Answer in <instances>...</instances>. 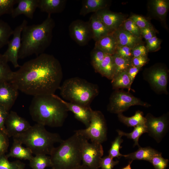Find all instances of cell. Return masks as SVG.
Instances as JSON below:
<instances>
[{"label": "cell", "mask_w": 169, "mask_h": 169, "mask_svg": "<svg viewBox=\"0 0 169 169\" xmlns=\"http://www.w3.org/2000/svg\"><path fill=\"white\" fill-rule=\"evenodd\" d=\"M13 72L10 82L18 90L33 96L54 94L63 79L62 68L54 56L43 53Z\"/></svg>", "instance_id": "6da1fadb"}, {"label": "cell", "mask_w": 169, "mask_h": 169, "mask_svg": "<svg viewBox=\"0 0 169 169\" xmlns=\"http://www.w3.org/2000/svg\"><path fill=\"white\" fill-rule=\"evenodd\" d=\"M29 110L36 123L52 127L62 126L68 111L60 97L55 94L33 96Z\"/></svg>", "instance_id": "7a4b0ae2"}, {"label": "cell", "mask_w": 169, "mask_h": 169, "mask_svg": "<svg viewBox=\"0 0 169 169\" xmlns=\"http://www.w3.org/2000/svg\"><path fill=\"white\" fill-rule=\"evenodd\" d=\"M55 22L51 15L40 24L25 26L21 34V43L18 59L33 54L37 56L44 53L52 41Z\"/></svg>", "instance_id": "3957f363"}, {"label": "cell", "mask_w": 169, "mask_h": 169, "mask_svg": "<svg viewBox=\"0 0 169 169\" xmlns=\"http://www.w3.org/2000/svg\"><path fill=\"white\" fill-rule=\"evenodd\" d=\"M13 139L24 145L35 155H50L55 147L54 144L60 143L63 140L58 134L50 132L44 126L37 123L23 133L13 137Z\"/></svg>", "instance_id": "277c9868"}, {"label": "cell", "mask_w": 169, "mask_h": 169, "mask_svg": "<svg viewBox=\"0 0 169 169\" xmlns=\"http://www.w3.org/2000/svg\"><path fill=\"white\" fill-rule=\"evenodd\" d=\"M84 137L77 133L54 147L50 155L54 169H73L81 165Z\"/></svg>", "instance_id": "5b68a950"}, {"label": "cell", "mask_w": 169, "mask_h": 169, "mask_svg": "<svg viewBox=\"0 0 169 169\" xmlns=\"http://www.w3.org/2000/svg\"><path fill=\"white\" fill-rule=\"evenodd\" d=\"M59 89L64 99L86 106H90V104L99 92L97 84L78 77L65 80Z\"/></svg>", "instance_id": "8992f818"}, {"label": "cell", "mask_w": 169, "mask_h": 169, "mask_svg": "<svg viewBox=\"0 0 169 169\" xmlns=\"http://www.w3.org/2000/svg\"><path fill=\"white\" fill-rule=\"evenodd\" d=\"M75 132L91 142L102 144L107 139V127L104 115L100 111L93 110L89 126Z\"/></svg>", "instance_id": "52a82bcc"}, {"label": "cell", "mask_w": 169, "mask_h": 169, "mask_svg": "<svg viewBox=\"0 0 169 169\" xmlns=\"http://www.w3.org/2000/svg\"><path fill=\"white\" fill-rule=\"evenodd\" d=\"M141 105L148 107L151 105L133 95L129 92L122 90H115L111 94L107 107L110 113H122L132 106Z\"/></svg>", "instance_id": "ba28073f"}, {"label": "cell", "mask_w": 169, "mask_h": 169, "mask_svg": "<svg viewBox=\"0 0 169 169\" xmlns=\"http://www.w3.org/2000/svg\"><path fill=\"white\" fill-rule=\"evenodd\" d=\"M143 76L145 79L156 92L168 94L167 87L168 70L165 66L161 64H155L145 70Z\"/></svg>", "instance_id": "9c48e42d"}, {"label": "cell", "mask_w": 169, "mask_h": 169, "mask_svg": "<svg viewBox=\"0 0 169 169\" xmlns=\"http://www.w3.org/2000/svg\"><path fill=\"white\" fill-rule=\"evenodd\" d=\"M88 141L84 137L81 149L82 164L89 169H99L104 154L103 146L101 143Z\"/></svg>", "instance_id": "30bf717a"}, {"label": "cell", "mask_w": 169, "mask_h": 169, "mask_svg": "<svg viewBox=\"0 0 169 169\" xmlns=\"http://www.w3.org/2000/svg\"><path fill=\"white\" fill-rule=\"evenodd\" d=\"M145 117L147 133L157 143L160 142L168 130L169 124L168 114L155 117L148 113Z\"/></svg>", "instance_id": "8fae6325"}, {"label": "cell", "mask_w": 169, "mask_h": 169, "mask_svg": "<svg viewBox=\"0 0 169 169\" xmlns=\"http://www.w3.org/2000/svg\"><path fill=\"white\" fill-rule=\"evenodd\" d=\"M27 25V21L24 19L13 30V37L8 44L7 49L3 54L8 61L11 62L15 68L20 66L18 63V59L21 43V34L23 28Z\"/></svg>", "instance_id": "7c38bea8"}, {"label": "cell", "mask_w": 169, "mask_h": 169, "mask_svg": "<svg viewBox=\"0 0 169 169\" xmlns=\"http://www.w3.org/2000/svg\"><path fill=\"white\" fill-rule=\"evenodd\" d=\"M71 38L81 46L87 45L92 39L91 31L88 21L77 19L73 21L69 27Z\"/></svg>", "instance_id": "4fadbf2b"}, {"label": "cell", "mask_w": 169, "mask_h": 169, "mask_svg": "<svg viewBox=\"0 0 169 169\" xmlns=\"http://www.w3.org/2000/svg\"><path fill=\"white\" fill-rule=\"evenodd\" d=\"M31 126L26 119L12 111L9 112L5 122L7 134L13 137L24 132Z\"/></svg>", "instance_id": "5bb4252c"}, {"label": "cell", "mask_w": 169, "mask_h": 169, "mask_svg": "<svg viewBox=\"0 0 169 169\" xmlns=\"http://www.w3.org/2000/svg\"><path fill=\"white\" fill-rule=\"evenodd\" d=\"M95 13L111 32L121 27L126 19V16L122 13L113 12L108 8L101 10Z\"/></svg>", "instance_id": "9a60e30c"}, {"label": "cell", "mask_w": 169, "mask_h": 169, "mask_svg": "<svg viewBox=\"0 0 169 169\" xmlns=\"http://www.w3.org/2000/svg\"><path fill=\"white\" fill-rule=\"evenodd\" d=\"M18 91L10 82L0 84V106L9 111L17 99Z\"/></svg>", "instance_id": "2e32d148"}, {"label": "cell", "mask_w": 169, "mask_h": 169, "mask_svg": "<svg viewBox=\"0 0 169 169\" xmlns=\"http://www.w3.org/2000/svg\"><path fill=\"white\" fill-rule=\"evenodd\" d=\"M68 111L74 114L75 118L82 123L86 127L89 125L93 110L90 106H86L71 102H68L60 98Z\"/></svg>", "instance_id": "e0dca14e"}, {"label": "cell", "mask_w": 169, "mask_h": 169, "mask_svg": "<svg viewBox=\"0 0 169 169\" xmlns=\"http://www.w3.org/2000/svg\"><path fill=\"white\" fill-rule=\"evenodd\" d=\"M38 0H17V6L11 14L13 18L21 15L32 19L34 13L38 8Z\"/></svg>", "instance_id": "ac0fdd59"}, {"label": "cell", "mask_w": 169, "mask_h": 169, "mask_svg": "<svg viewBox=\"0 0 169 169\" xmlns=\"http://www.w3.org/2000/svg\"><path fill=\"white\" fill-rule=\"evenodd\" d=\"M112 33L115 38L118 46H126L131 48L142 44V38L136 36L125 30L121 26Z\"/></svg>", "instance_id": "d6986e66"}, {"label": "cell", "mask_w": 169, "mask_h": 169, "mask_svg": "<svg viewBox=\"0 0 169 169\" xmlns=\"http://www.w3.org/2000/svg\"><path fill=\"white\" fill-rule=\"evenodd\" d=\"M66 2V0H38V8L48 14L60 13L64 9Z\"/></svg>", "instance_id": "ffe728a7"}, {"label": "cell", "mask_w": 169, "mask_h": 169, "mask_svg": "<svg viewBox=\"0 0 169 169\" xmlns=\"http://www.w3.org/2000/svg\"><path fill=\"white\" fill-rule=\"evenodd\" d=\"M92 33V38L95 42L102 37L112 33L94 13L88 21Z\"/></svg>", "instance_id": "44dd1931"}, {"label": "cell", "mask_w": 169, "mask_h": 169, "mask_svg": "<svg viewBox=\"0 0 169 169\" xmlns=\"http://www.w3.org/2000/svg\"><path fill=\"white\" fill-rule=\"evenodd\" d=\"M112 33L96 41L94 48L101 50L106 54L112 55L114 54L118 46V44Z\"/></svg>", "instance_id": "7402d4cb"}, {"label": "cell", "mask_w": 169, "mask_h": 169, "mask_svg": "<svg viewBox=\"0 0 169 169\" xmlns=\"http://www.w3.org/2000/svg\"><path fill=\"white\" fill-rule=\"evenodd\" d=\"M110 1L107 0H83L79 14L85 16L91 13H95L102 9L108 8Z\"/></svg>", "instance_id": "603a6c76"}, {"label": "cell", "mask_w": 169, "mask_h": 169, "mask_svg": "<svg viewBox=\"0 0 169 169\" xmlns=\"http://www.w3.org/2000/svg\"><path fill=\"white\" fill-rule=\"evenodd\" d=\"M149 9L156 18L165 22L169 8V1L167 0H152L148 3Z\"/></svg>", "instance_id": "cb8c5ba5"}, {"label": "cell", "mask_w": 169, "mask_h": 169, "mask_svg": "<svg viewBox=\"0 0 169 169\" xmlns=\"http://www.w3.org/2000/svg\"><path fill=\"white\" fill-rule=\"evenodd\" d=\"M161 153L150 147L140 146L136 151L127 155H123V156L132 161L145 160L150 162L154 156Z\"/></svg>", "instance_id": "d4e9b609"}, {"label": "cell", "mask_w": 169, "mask_h": 169, "mask_svg": "<svg viewBox=\"0 0 169 169\" xmlns=\"http://www.w3.org/2000/svg\"><path fill=\"white\" fill-rule=\"evenodd\" d=\"M19 141L13 140V142L9 153L6 155L8 158L13 157L20 159L30 161L33 156L31 151L24 147Z\"/></svg>", "instance_id": "484cf974"}, {"label": "cell", "mask_w": 169, "mask_h": 169, "mask_svg": "<svg viewBox=\"0 0 169 169\" xmlns=\"http://www.w3.org/2000/svg\"><path fill=\"white\" fill-rule=\"evenodd\" d=\"M115 71L112 55L106 54L100 66L98 73L102 76L111 80L115 76Z\"/></svg>", "instance_id": "4316f807"}, {"label": "cell", "mask_w": 169, "mask_h": 169, "mask_svg": "<svg viewBox=\"0 0 169 169\" xmlns=\"http://www.w3.org/2000/svg\"><path fill=\"white\" fill-rule=\"evenodd\" d=\"M119 120L129 127H135L138 125L145 124L146 119L142 111H136L133 116L126 117L122 113L118 114Z\"/></svg>", "instance_id": "83f0119b"}, {"label": "cell", "mask_w": 169, "mask_h": 169, "mask_svg": "<svg viewBox=\"0 0 169 169\" xmlns=\"http://www.w3.org/2000/svg\"><path fill=\"white\" fill-rule=\"evenodd\" d=\"M112 88L116 90L120 89H127L128 92L131 90L132 83L126 71L120 73L111 80Z\"/></svg>", "instance_id": "f1b7e54d"}, {"label": "cell", "mask_w": 169, "mask_h": 169, "mask_svg": "<svg viewBox=\"0 0 169 169\" xmlns=\"http://www.w3.org/2000/svg\"><path fill=\"white\" fill-rule=\"evenodd\" d=\"M29 161L30 166L32 169H45L48 167H52L50 156L47 155H35Z\"/></svg>", "instance_id": "f546056e"}, {"label": "cell", "mask_w": 169, "mask_h": 169, "mask_svg": "<svg viewBox=\"0 0 169 169\" xmlns=\"http://www.w3.org/2000/svg\"><path fill=\"white\" fill-rule=\"evenodd\" d=\"M116 131L119 135L122 136H125L127 138L133 140L134 142V146H137L138 147H140L138 143L139 138L142 134L147 132L145 124L139 125L134 127L133 131L129 133H126L119 130H117Z\"/></svg>", "instance_id": "4dcf8cb0"}, {"label": "cell", "mask_w": 169, "mask_h": 169, "mask_svg": "<svg viewBox=\"0 0 169 169\" xmlns=\"http://www.w3.org/2000/svg\"><path fill=\"white\" fill-rule=\"evenodd\" d=\"M8 62L3 55L0 53V84L9 82L11 79L13 71Z\"/></svg>", "instance_id": "1f68e13d"}, {"label": "cell", "mask_w": 169, "mask_h": 169, "mask_svg": "<svg viewBox=\"0 0 169 169\" xmlns=\"http://www.w3.org/2000/svg\"><path fill=\"white\" fill-rule=\"evenodd\" d=\"M13 31L8 23L0 19V49L8 44Z\"/></svg>", "instance_id": "d6a6232c"}, {"label": "cell", "mask_w": 169, "mask_h": 169, "mask_svg": "<svg viewBox=\"0 0 169 169\" xmlns=\"http://www.w3.org/2000/svg\"><path fill=\"white\" fill-rule=\"evenodd\" d=\"M112 56L115 70L114 77L118 74L127 71L131 65V59L122 57L115 54Z\"/></svg>", "instance_id": "836d02e7"}, {"label": "cell", "mask_w": 169, "mask_h": 169, "mask_svg": "<svg viewBox=\"0 0 169 169\" xmlns=\"http://www.w3.org/2000/svg\"><path fill=\"white\" fill-rule=\"evenodd\" d=\"M106 54L101 50L94 48L90 54L91 63L96 72H98L100 66Z\"/></svg>", "instance_id": "e575fe53"}, {"label": "cell", "mask_w": 169, "mask_h": 169, "mask_svg": "<svg viewBox=\"0 0 169 169\" xmlns=\"http://www.w3.org/2000/svg\"><path fill=\"white\" fill-rule=\"evenodd\" d=\"M4 154L0 155V169H24L25 164L19 161H9Z\"/></svg>", "instance_id": "d590c367"}, {"label": "cell", "mask_w": 169, "mask_h": 169, "mask_svg": "<svg viewBox=\"0 0 169 169\" xmlns=\"http://www.w3.org/2000/svg\"><path fill=\"white\" fill-rule=\"evenodd\" d=\"M122 137L118 135L111 143L110 148L108 152V156L113 158L116 157L119 158L123 156V155L120 152V150L122 147L120 145L123 142Z\"/></svg>", "instance_id": "8d00e7d4"}, {"label": "cell", "mask_w": 169, "mask_h": 169, "mask_svg": "<svg viewBox=\"0 0 169 169\" xmlns=\"http://www.w3.org/2000/svg\"><path fill=\"white\" fill-rule=\"evenodd\" d=\"M17 0H0V17L5 14H11Z\"/></svg>", "instance_id": "74e56055"}, {"label": "cell", "mask_w": 169, "mask_h": 169, "mask_svg": "<svg viewBox=\"0 0 169 169\" xmlns=\"http://www.w3.org/2000/svg\"><path fill=\"white\" fill-rule=\"evenodd\" d=\"M122 26L125 30L132 35L141 38L140 29L130 18L126 19L124 22Z\"/></svg>", "instance_id": "f35d334b"}, {"label": "cell", "mask_w": 169, "mask_h": 169, "mask_svg": "<svg viewBox=\"0 0 169 169\" xmlns=\"http://www.w3.org/2000/svg\"><path fill=\"white\" fill-rule=\"evenodd\" d=\"M169 160L162 157L161 153L154 156L151 160V163L155 169H166L168 165Z\"/></svg>", "instance_id": "ab89813d"}, {"label": "cell", "mask_w": 169, "mask_h": 169, "mask_svg": "<svg viewBox=\"0 0 169 169\" xmlns=\"http://www.w3.org/2000/svg\"><path fill=\"white\" fill-rule=\"evenodd\" d=\"M129 18L132 20L140 29L152 27L148 20L141 15L133 14Z\"/></svg>", "instance_id": "60d3db41"}, {"label": "cell", "mask_w": 169, "mask_h": 169, "mask_svg": "<svg viewBox=\"0 0 169 169\" xmlns=\"http://www.w3.org/2000/svg\"><path fill=\"white\" fill-rule=\"evenodd\" d=\"M161 41L155 36L146 41V47L148 52H155L158 50L161 47Z\"/></svg>", "instance_id": "b9f144b4"}, {"label": "cell", "mask_w": 169, "mask_h": 169, "mask_svg": "<svg viewBox=\"0 0 169 169\" xmlns=\"http://www.w3.org/2000/svg\"><path fill=\"white\" fill-rule=\"evenodd\" d=\"M119 161H115L109 156L102 158L100 164L101 169H113L114 166L118 164Z\"/></svg>", "instance_id": "7bdbcfd3"}, {"label": "cell", "mask_w": 169, "mask_h": 169, "mask_svg": "<svg viewBox=\"0 0 169 169\" xmlns=\"http://www.w3.org/2000/svg\"><path fill=\"white\" fill-rule=\"evenodd\" d=\"M132 48L126 46H118L115 54L122 57L131 59L133 58Z\"/></svg>", "instance_id": "ee69618b"}, {"label": "cell", "mask_w": 169, "mask_h": 169, "mask_svg": "<svg viewBox=\"0 0 169 169\" xmlns=\"http://www.w3.org/2000/svg\"><path fill=\"white\" fill-rule=\"evenodd\" d=\"M8 137L5 132L0 130V155L7 150L9 143Z\"/></svg>", "instance_id": "f6af8a7d"}, {"label": "cell", "mask_w": 169, "mask_h": 169, "mask_svg": "<svg viewBox=\"0 0 169 169\" xmlns=\"http://www.w3.org/2000/svg\"><path fill=\"white\" fill-rule=\"evenodd\" d=\"M148 52L146 46L143 44L136 46L132 49L133 57L140 56H147Z\"/></svg>", "instance_id": "bcb514c9"}, {"label": "cell", "mask_w": 169, "mask_h": 169, "mask_svg": "<svg viewBox=\"0 0 169 169\" xmlns=\"http://www.w3.org/2000/svg\"><path fill=\"white\" fill-rule=\"evenodd\" d=\"M147 56H140L133 57L131 59V65L132 66L142 68L148 61Z\"/></svg>", "instance_id": "7dc6e473"}, {"label": "cell", "mask_w": 169, "mask_h": 169, "mask_svg": "<svg viewBox=\"0 0 169 169\" xmlns=\"http://www.w3.org/2000/svg\"><path fill=\"white\" fill-rule=\"evenodd\" d=\"M9 112V111L0 106V130L6 133L5 122Z\"/></svg>", "instance_id": "c3c4849f"}, {"label": "cell", "mask_w": 169, "mask_h": 169, "mask_svg": "<svg viewBox=\"0 0 169 169\" xmlns=\"http://www.w3.org/2000/svg\"><path fill=\"white\" fill-rule=\"evenodd\" d=\"M141 35L146 41L151 38L155 36V31L152 27H147L141 29Z\"/></svg>", "instance_id": "681fc988"}, {"label": "cell", "mask_w": 169, "mask_h": 169, "mask_svg": "<svg viewBox=\"0 0 169 169\" xmlns=\"http://www.w3.org/2000/svg\"><path fill=\"white\" fill-rule=\"evenodd\" d=\"M141 68V67L134 66L131 65L127 70L126 72L132 83Z\"/></svg>", "instance_id": "f907efd6"}, {"label": "cell", "mask_w": 169, "mask_h": 169, "mask_svg": "<svg viewBox=\"0 0 169 169\" xmlns=\"http://www.w3.org/2000/svg\"><path fill=\"white\" fill-rule=\"evenodd\" d=\"M73 169H89L87 167L81 164L80 166Z\"/></svg>", "instance_id": "816d5d0a"}, {"label": "cell", "mask_w": 169, "mask_h": 169, "mask_svg": "<svg viewBox=\"0 0 169 169\" xmlns=\"http://www.w3.org/2000/svg\"><path fill=\"white\" fill-rule=\"evenodd\" d=\"M132 161H133L131 160L126 166L123 168L122 169H132L131 166V164Z\"/></svg>", "instance_id": "f5cc1de1"}, {"label": "cell", "mask_w": 169, "mask_h": 169, "mask_svg": "<svg viewBox=\"0 0 169 169\" xmlns=\"http://www.w3.org/2000/svg\"><path fill=\"white\" fill-rule=\"evenodd\" d=\"M51 169H54L53 168H52Z\"/></svg>", "instance_id": "db71d44e"}]
</instances>
